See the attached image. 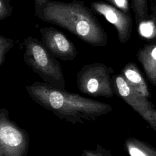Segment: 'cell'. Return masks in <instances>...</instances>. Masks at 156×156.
Masks as SVG:
<instances>
[{"label": "cell", "instance_id": "cell-1", "mask_svg": "<svg viewBox=\"0 0 156 156\" xmlns=\"http://www.w3.org/2000/svg\"><path fill=\"white\" fill-rule=\"evenodd\" d=\"M26 89L35 102L73 124L94 121L113 109L108 104L56 88L44 82H35Z\"/></svg>", "mask_w": 156, "mask_h": 156}, {"label": "cell", "instance_id": "cell-2", "mask_svg": "<svg viewBox=\"0 0 156 156\" xmlns=\"http://www.w3.org/2000/svg\"><path fill=\"white\" fill-rule=\"evenodd\" d=\"M34 7L35 16L41 21L66 29L89 44L106 45V32L90 9L82 2L49 0L41 6Z\"/></svg>", "mask_w": 156, "mask_h": 156}, {"label": "cell", "instance_id": "cell-3", "mask_svg": "<svg viewBox=\"0 0 156 156\" xmlns=\"http://www.w3.org/2000/svg\"><path fill=\"white\" fill-rule=\"evenodd\" d=\"M23 45V60L26 64L31 68L44 83L56 88L65 90V80L61 66L41 40L29 36L24 39Z\"/></svg>", "mask_w": 156, "mask_h": 156}, {"label": "cell", "instance_id": "cell-4", "mask_svg": "<svg viewBox=\"0 0 156 156\" xmlns=\"http://www.w3.org/2000/svg\"><path fill=\"white\" fill-rule=\"evenodd\" d=\"M113 69L101 63L84 65L77 74L79 91L94 97L111 98L113 94L111 74Z\"/></svg>", "mask_w": 156, "mask_h": 156}, {"label": "cell", "instance_id": "cell-5", "mask_svg": "<svg viewBox=\"0 0 156 156\" xmlns=\"http://www.w3.org/2000/svg\"><path fill=\"white\" fill-rule=\"evenodd\" d=\"M9 115L7 108H0V156H26L29 147V135Z\"/></svg>", "mask_w": 156, "mask_h": 156}, {"label": "cell", "instance_id": "cell-6", "mask_svg": "<svg viewBox=\"0 0 156 156\" xmlns=\"http://www.w3.org/2000/svg\"><path fill=\"white\" fill-rule=\"evenodd\" d=\"M112 83L116 94L136 112L156 132L155 125L151 117V112L155 109L154 104L131 87L121 74L114 76Z\"/></svg>", "mask_w": 156, "mask_h": 156}, {"label": "cell", "instance_id": "cell-7", "mask_svg": "<svg viewBox=\"0 0 156 156\" xmlns=\"http://www.w3.org/2000/svg\"><path fill=\"white\" fill-rule=\"evenodd\" d=\"M40 32L41 43L55 57L63 61L76 58V48L63 33L52 27H41Z\"/></svg>", "mask_w": 156, "mask_h": 156}, {"label": "cell", "instance_id": "cell-8", "mask_svg": "<svg viewBox=\"0 0 156 156\" xmlns=\"http://www.w3.org/2000/svg\"><path fill=\"white\" fill-rule=\"evenodd\" d=\"M91 6L95 12L103 16L114 26L121 43H126L130 39L132 26V19L130 14L103 2H93Z\"/></svg>", "mask_w": 156, "mask_h": 156}, {"label": "cell", "instance_id": "cell-9", "mask_svg": "<svg viewBox=\"0 0 156 156\" xmlns=\"http://www.w3.org/2000/svg\"><path fill=\"white\" fill-rule=\"evenodd\" d=\"M136 55L149 80L156 87V44L144 46L138 50Z\"/></svg>", "mask_w": 156, "mask_h": 156}, {"label": "cell", "instance_id": "cell-10", "mask_svg": "<svg viewBox=\"0 0 156 156\" xmlns=\"http://www.w3.org/2000/svg\"><path fill=\"white\" fill-rule=\"evenodd\" d=\"M135 90L146 98L151 97L146 82L136 65L132 62L126 64L121 74Z\"/></svg>", "mask_w": 156, "mask_h": 156}, {"label": "cell", "instance_id": "cell-11", "mask_svg": "<svg viewBox=\"0 0 156 156\" xmlns=\"http://www.w3.org/2000/svg\"><path fill=\"white\" fill-rule=\"evenodd\" d=\"M130 156H156V148L135 138H129L124 142Z\"/></svg>", "mask_w": 156, "mask_h": 156}, {"label": "cell", "instance_id": "cell-12", "mask_svg": "<svg viewBox=\"0 0 156 156\" xmlns=\"http://www.w3.org/2000/svg\"><path fill=\"white\" fill-rule=\"evenodd\" d=\"M132 7L135 14L137 24L148 19L147 0H132Z\"/></svg>", "mask_w": 156, "mask_h": 156}, {"label": "cell", "instance_id": "cell-13", "mask_svg": "<svg viewBox=\"0 0 156 156\" xmlns=\"http://www.w3.org/2000/svg\"><path fill=\"white\" fill-rule=\"evenodd\" d=\"M13 39L4 37L0 34V67L4 62L6 54L13 47Z\"/></svg>", "mask_w": 156, "mask_h": 156}, {"label": "cell", "instance_id": "cell-14", "mask_svg": "<svg viewBox=\"0 0 156 156\" xmlns=\"http://www.w3.org/2000/svg\"><path fill=\"white\" fill-rule=\"evenodd\" d=\"M10 2L11 0H0V21L12 15L13 7Z\"/></svg>", "mask_w": 156, "mask_h": 156}, {"label": "cell", "instance_id": "cell-15", "mask_svg": "<svg viewBox=\"0 0 156 156\" xmlns=\"http://www.w3.org/2000/svg\"><path fill=\"white\" fill-rule=\"evenodd\" d=\"M81 156H113L110 152L99 145L96 146L94 149H84Z\"/></svg>", "mask_w": 156, "mask_h": 156}, {"label": "cell", "instance_id": "cell-16", "mask_svg": "<svg viewBox=\"0 0 156 156\" xmlns=\"http://www.w3.org/2000/svg\"><path fill=\"white\" fill-rule=\"evenodd\" d=\"M113 6L116 7L126 13H129L130 7L128 0H107Z\"/></svg>", "mask_w": 156, "mask_h": 156}, {"label": "cell", "instance_id": "cell-17", "mask_svg": "<svg viewBox=\"0 0 156 156\" xmlns=\"http://www.w3.org/2000/svg\"><path fill=\"white\" fill-rule=\"evenodd\" d=\"M49 0H34V6H41Z\"/></svg>", "mask_w": 156, "mask_h": 156}, {"label": "cell", "instance_id": "cell-18", "mask_svg": "<svg viewBox=\"0 0 156 156\" xmlns=\"http://www.w3.org/2000/svg\"><path fill=\"white\" fill-rule=\"evenodd\" d=\"M151 117L156 127V110L154 109L151 113Z\"/></svg>", "mask_w": 156, "mask_h": 156}]
</instances>
